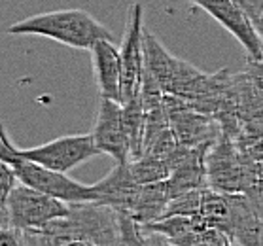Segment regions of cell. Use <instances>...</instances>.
Here are the masks:
<instances>
[{
  "label": "cell",
  "mask_w": 263,
  "mask_h": 246,
  "mask_svg": "<svg viewBox=\"0 0 263 246\" xmlns=\"http://www.w3.org/2000/svg\"><path fill=\"white\" fill-rule=\"evenodd\" d=\"M235 2L252 19V23H257L263 17V0H235Z\"/></svg>",
  "instance_id": "25"
},
{
  "label": "cell",
  "mask_w": 263,
  "mask_h": 246,
  "mask_svg": "<svg viewBox=\"0 0 263 246\" xmlns=\"http://www.w3.org/2000/svg\"><path fill=\"white\" fill-rule=\"evenodd\" d=\"M199 218L206 223L209 229H218L231 237V223H233L231 193H220L206 187L203 193V204H201Z\"/></svg>",
  "instance_id": "17"
},
{
  "label": "cell",
  "mask_w": 263,
  "mask_h": 246,
  "mask_svg": "<svg viewBox=\"0 0 263 246\" xmlns=\"http://www.w3.org/2000/svg\"><path fill=\"white\" fill-rule=\"evenodd\" d=\"M129 165H131L133 178L138 184H152V182L167 180L171 173H173V168L168 167L167 163H163L161 159L149 156V154H144L142 157L133 159Z\"/></svg>",
  "instance_id": "19"
},
{
  "label": "cell",
  "mask_w": 263,
  "mask_h": 246,
  "mask_svg": "<svg viewBox=\"0 0 263 246\" xmlns=\"http://www.w3.org/2000/svg\"><path fill=\"white\" fill-rule=\"evenodd\" d=\"M193 246H239L229 235L221 233L218 229H206L197 244Z\"/></svg>",
  "instance_id": "23"
},
{
  "label": "cell",
  "mask_w": 263,
  "mask_h": 246,
  "mask_svg": "<svg viewBox=\"0 0 263 246\" xmlns=\"http://www.w3.org/2000/svg\"><path fill=\"white\" fill-rule=\"evenodd\" d=\"M70 212V204L51 195L32 190L19 182L8 203L2 206V228L42 229L57 218H65Z\"/></svg>",
  "instance_id": "5"
},
{
  "label": "cell",
  "mask_w": 263,
  "mask_h": 246,
  "mask_svg": "<svg viewBox=\"0 0 263 246\" xmlns=\"http://www.w3.org/2000/svg\"><path fill=\"white\" fill-rule=\"evenodd\" d=\"M146 231L163 235L174 246H193L206 231V223L195 216H167L142 225Z\"/></svg>",
  "instance_id": "15"
},
{
  "label": "cell",
  "mask_w": 263,
  "mask_h": 246,
  "mask_svg": "<svg viewBox=\"0 0 263 246\" xmlns=\"http://www.w3.org/2000/svg\"><path fill=\"white\" fill-rule=\"evenodd\" d=\"M8 34L46 36L63 46L85 51H91L99 40H116L112 30L85 10H55L36 13L10 25Z\"/></svg>",
  "instance_id": "1"
},
{
  "label": "cell",
  "mask_w": 263,
  "mask_h": 246,
  "mask_svg": "<svg viewBox=\"0 0 263 246\" xmlns=\"http://www.w3.org/2000/svg\"><path fill=\"white\" fill-rule=\"evenodd\" d=\"M171 199H173V195H171V190L167 186V180L142 184V192H140V197H138V204L131 218H135L142 225L157 222V220L163 218Z\"/></svg>",
  "instance_id": "16"
},
{
  "label": "cell",
  "mask_w": 263,
  "mask_h": 246,
  "mask_svg": "<svg viewBox=\"0 0 263 246\" xmlns=\"http://www.w3.org/2000/svg\"><path fill=\"white\" fill-rule=\"evenodd\" d=\"M131 163V161H129ZM129 163H116V167L102 180L93 184L99 193L101 203L110 204L121 214L133 216L138 204V197L142 192V184L133 178Z\"/></svg>",
  "instance_id": "11"
},
{
  "label": "cell",
  "mask_w": 263,
  "mask_h": 246,
  "mask_svg": "<svg viewBox=\"0 0 263 246\" xmlns=\"http://www.w3.org/2000/svg\"><path fill=\"white\" fill-rule=\"evenodd\" d=\"M91 61L95 68V78L101 99L120 102L121 99V61L120 49L112 40H99L93 46Z\"/></svg>",
  "instance_id": "12"
},
{
  "label": "cell",
  "mask_w": 263,
  "mask_h": 246,
  "mask_svg": "<svg viewBox=\"0 0 263 246\" xmlns=\"http://www.w3.org/2000/svg\"><path fill=\"white\" fill-rule=\"evenodd\" d=\"M12 150L15 156L23 159H29V161H34L38 165L65 174L91 157L102 154L91 133L89 135H65V137L53 138L46 144L34 146V148H17L12 142Z\"/></svg>",
  "instance_id": "6"
},
{
  "label": "cell",
  "mask_w": 263,
  "mask_h": 246,
  "mask_svg": "<svg viewBox=\"0 0 263 246\" xmlns=\"http://www.w3.org/2000/svg\"><path fill=\"white\" fill-rule=\"evenodd\" d=\"M246 195L250 197L252 204L256 206V210L259 212V216L263 218V178H257V180L254 182V186L246 192Z\"/></svg>",
  "instance_id": "26"
},
{
  "label": "cell",
  "mask_w": 263,
  "mask_h": 246,
  "mask_svg": "<svg viewBox=\"0 0 263 246\" xmlns=\"http://www.w3.org/2000/svg\"><path fill=\"white\" fill-rule=\"evenodd\" d=\"M254 27H256L257 34H259V40H261V48H263V17L257 21V23H254Z\"/></svg>",
  "instance_id": "28"
},
{
  "label": "cell",
  "mask_w": 263,
  "mask_h": 246,
  "mask_svg": "<svg viewBox=\"0 0 263 246\" xmlns=\"http://www.w3.org/2000/svg\"><path fill=\"white\" fill-rule=\"evenodd\" d=\"M246 152H248V156H250L254 161H261L263 159V138H259V140H256L252 146H248Z\"/></svg>",
  "instance_id": "27"
},
{
  "label": "cell",
  "mask_w": 263,
  "mask_h": 246,
  "mask_svg": "<svg viewBox=\"0 0 263 246\" xmlns=\"http://www.w3.org/2000/svg\"><path fill=\"white\" fill-rule=\"evenodd\" d=\"M121 118L127 133L129 148H131V161L144 156V140H146V114H144L142 95L138 93L135 99L121 104Z\"/></svg>",
  "instance_id": "18"
},
{
  "label": "cell",
  "mask_w": 263,
  "mask_h": 246,
  "mask_svg": "<svg viewBox=\"0 0 263 246\" xmlns=\"http://www.w3.org/2000/svg\"><path fill=\"white\" fill-rule=\"evenodd\" d=\"M0 246H25V231L17 228H2Z\"/></svg>",
  "instance_id": "24"
},
{
  "label": "cell",
  "mask_w": 263,
  "mask_h": 246,
  "mask_svg": "<svg viewBox=\"0 0 263 246\" xmlns=\"http://www.w3.org/2000/svg\"><path fill=\"white\" fill-rule=\"evenodd\" d=\"M190 2L199 6L214 21H218L228 32H231L237 38V42L245 48L248 59H263L261 40H259L256 27L235 0H190Z\"/></svg>",
  "instance_id": "9"
},
{
  "label": "cell",
  "mask_w": 263,
  "mask_h": 246,
  "mask_svg": "<svg viewBox=\"0 0 263 246\" xmlns=\"http://www.w3.org/2000/svg\"><path fill=\"white\" fill-rule=\"evenodd\" d=\"M118 246H149L148 235L144 231L142 223H138L135 218L127 216V214H121L120 242H118Z\"/></svg>",
  "instance_id": "21"
},
{
  "label": "cell",
  "mask_w": 263,
  "mask_h": 246,
  "mask_svg": "<svg viewBox=\"0 0 263 246\" xmlns=\"http://www.w3.org/2000/svg\"><path fill=\"white\" fill-rule=\"evenodd\" d=\"M256 163H257V174H259V178H263V159Z\"/></svg>",
  "instance_id": "30"
},
{
  "label": "cell",
  "mask_w": 263,
  "mask_h": 246,
  "mask_svg": "<svg viewBox=\"0 0 263 246\" xmlns=\"http://www.w3.org/2000/svg\"><path fill=\"white\" fill-rule=\"evenodd\" d=\"M0 161L12 165L21 184L38 190L46 195H51L55 199H61L68 204L99 201V193H97L95 186H87V184L72 180L65 173L51 171L44 165L15 156L6 127H2V131H0Z\"/></svg>",
  "instance_id": "3"
},
{
  "label": "cell",
  "mask_w": 263,
  "mask_h": 246,
  "mask_svg": "<svg viewBox=\"0 0 263 246\" xmlns=\"http://www.w3.org/2000/svg\"><path fill=\"white\" fill-rule=\"evenodd\" d=\"M19 178L12 165H8L6 161H0V206H4L8 203V199L12 195V192L17 187Z\"/></svg>",
  "instance_id": "22"
},
{
  "label": "cell",
  "mask_w": 263,
  "mask_h": 246,
  "mask_svg": "<svg viewBox=\"0 0 263 246\" xmlns=\"http://www.w3.org/2000/svg\"><path fill=\"white\" fill-rule=\"evenodd\" d=\"M231 239L239 246H263V218L246 193H231Z\"/></svg>",
  "instance_id": "14"
},
{
  "label": "cell",
  "mask_w": 263,
  "mask_h": 246,
  "mask_svg": "<svg viewBox=\"0 0 263 246\" xmlns=\"http://www.w3.org/2000/svg\"><path fill=\"white\" fill-rule=\"evenodd\" d=\"M209 187L220 193H246L259 178L257 163L235 140L223 137L206 156Z\"/></svg>",
  "instance_id": "4"
},
{
  "label": "cell",
  "mask_w": 263,
  "mask_h": 246,
  "mask_svg": "<svg viewBox=\"0 0 263 246\" xmlns=\"http://www.w3.org/2000/svg\"><path fill=\"white\" fill-rule=\"evenodd\" d=\"M165 108L174 137L185 148H212L223 135L214 116L192 108L184 99L165 93Z\"/></svg>",
  "instance_id": "7"
},
{
  "label": "cell",
  "mask_w": 263,
  "mask_h": 246,
  "mask_svg": "<svg viewBox=\"0 0 263 246\" xmlns=\"http://www.w3.org/2000/svg\"><path fill=\"white\" fill-rule=\"evenodd\" d=\"M121 214L101 201L72 203L65 218L49 222L42 231L49 246H65L72 240H87L95 246H118Z\"/></svg>",
  "instance_id": "2"
},
{
  "label": "cell",
  "mask_w": 263,
  "mask_h": 246,
  "mask_svg": "<svg viewBox=\"0 0 263 246\" xmlns=\"http://www.w3.org/2000/svg\"><path fill=\"white\" fill-rule=\"evenodd\" d=\"M65 246H95L93 242H87V240H72V242H68V244Z\"/></svg>",
  "instance_id": "29"
},
{
  "label": "cell",
  "mask_w": 263,
  "mask_h": 246,
  "mask_svg": "<svg viewBox=\"0 0 263 246\" xmlns=\"http://www.w3.org/2000/svg\"><path fill=\"white\" fill-rule=\"evenodd\" d=\"M121 99L125 104L140 93L144 74V13L140 4H131L127 10L125 32L121 38Z\"/></svg>",
  "instance_id": "8"
},
{
  "label": "cell",
  "mask_w": 263,
  "mask_h": 246,
  "mask_svg": "<svg viewBox=\"0 0 263 246\" xmlns=\"http://www.w3.org/2000/svg\"><path fill=\"white\" fill-rule=\"evenodd\" d=\"M206 187L203 190H192V192L180 193L176 197H173L168 201L167 210L163 218L167 216H195L199 218L201 214V204H203V193Z\"/></svg>",
  "instance_id": "20"
},
{
  "label": "cell",
  "mask_w": 263,
  "mask_h": 246,
  "mask_svg": "<svg viewBox=\"0 0 263 246\" xmlns=\"http://www.w3.org/2000/svg\"><path fill=\"white\" fill-rule=\"evenodd\" d=\"M209 150L210 148H192L184 159L174 167V171L167 178V186L173 197L192 190L209 187V178H206Z\"/></svg>",
  "instance_id": "13"
},
{
  "label": "cell",
  "mask_w": 263,
  "mask_h": 246,
  "mask_svg": "<svg viewBox=\"0 0 263 246\" xmlns=\"http://www.w3.org/2000/svg\"><path fill=\"white\" fill-rule=\"evenodd\" d=\"M102 154H108L116 163L131 161V148L121 118V104L110 99H101L97 120L91 131Z\"/></svg>",
  "instance_id": "10"
}]
</instances>
